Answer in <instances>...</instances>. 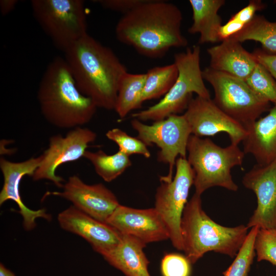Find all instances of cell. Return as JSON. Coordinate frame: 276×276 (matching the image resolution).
<instances>
[{
  "instance_id": "cell-1",
  "label": "cell",
  "mask_w": 276,
  "mask_h": 276,
  "mask_svg": "<svg viewBox=\"0 0 276 276\" xmlns=\"http://www.w3.org/2000/svg\"><path fill=\"white\" fill-rule=\"evenodd\" d=\"M182 15L175 5L164 1L145 0L123 14L115 29L117 38L151 58L162 57L172 48L187 46L182 35Z\"/></svg>"
},
{
  "instance_id": "cell-6",
  "label": "cell",
  "mask_w": 276,
  "mask_h": 276,
  "mask_svg": "<svg viewBox=\"0 0 276 276\" xmlns=\"http://www.w3.org/2000/svg\"><path fill=\"white\" fill-rule=\"evenodd\" d=\"M200 59V48L198 45L175 54L174 63L177 67L178 75L174 84L158 103L132 113V117L141 121H160L186 111L193 98V93L203 98H211L204 83Z\"/></svg>"
},
{
  "instance_id": "cell-18",
  "label": "cell",
  "mask_w": 276,
  "mask_h": 276,
  "mask_svg": "<svg viewBox=\"0 0 276 276\" xmlns=\"http://www.w3.org/2000/svg\"><path fill=\"white\" fill-rule=\"evenodd\" d=\"M243 151L251 154L257 164L265 165L276 160V103L264 117L245 128Z\"/></svg>"
},
{
  "instance_id": "cell-22",
  "label": "cell",
  "mask_w": 276,
  "mask_h": 276,
  "mask_svg": "<svg viewBox=\"0 0 276 276\" xmlns=\"http://www.w3.org/2000/svg\"><path fill=\"white\" fill-rule=\"evenodd\" d=\"M145 79L146 74L127 72L123 76L119 85L114 108L121 118L126 117L132 110L141 107Z\"/></svg>"
},
{
  "instance_id": "cell-35",
  "label": "cell",
  "mask_w": 276,
  "mask_h": 276,
  "mask_svg": "<svg viewBox=\"0 0 276 276\" xmlns=\"http://www.w3.org/2000/svg\"><path fill=\"white\" fill-rule=\"evenodd\" d=\"M0 276H16L10 270L2 263L0 264Z\"/></svg>"
},
{
  "instance_id": "cell-31",
  "label": "cell",
  "mask_w": 276,
  "mask_h": 276,
  "mask_svg": "<svg viewBox=\"0 0 276 276\" xmlns=\"http://www.w3.org/2000/svg\"><path fill=\"white\" fill-rule=\"evenodd\" d=\"M191 263L185 256L176 253L166 254L160 263L162 276H190Z\"/></svg>"
},
{
  "instance_id": "cell-12",
  "label": "cell",
  "mask_w": 276,
  "mask_h": 276,
  "mask_svg": "<svg viewBox=\"0 0 276 276\" xmlns=\"http://www.w3.org/2000/svg\"><path fill=\"white\" fill-rule=\"evenodd\" d=\"M192 134L197 136L227 133L231 144L238 145L246 135L245 127L221 110L211 98H192L183 114Z\"/></svg>"
},
{
  "instance_id": "cell-11",
  "label": "cell",
  "mask_w": 276,
  "mask_h": 276,
  "mask_svg": "<svg viewBox=\"0 0 276 276\" xmlns=\"http://www.w3.org/2000/svg\"><path fill=\"white\" fill-rule=\"evenodd\" d=\"M96 139V132L81 127L72 129L64 136L60 134L52 136L48 148L41 155L42 160L32 176L33 180L47 179L58 187H62L64 179L56 175L57 168L63 164L83 157L89 144Z\"/></svg>"
},
{
  "instance_id": "cell-9",
  "label": "cell",
  "mask_w": 276,
  "mask_h": 276,
  "mask_svg": "<svg viewBox=\"0 0 276 276\" xmlns=\"http://www.w3.org/2000/svg\"><path fill=\"white\" fill-rule=\"evenodd\" d=\"M137 137L148 146L155 144L160 150L157 153L159 162L168 164L169 173L160 177L171 180L177 157L187 158V144L192 134L190 127L184 116L172 114L167 118L147 125L134 119L131 121Z\"/></svg>"
},
{
  "instance_id": "cell-10",
  "label": "cell",
  "mask_w": 276,
  "mask_h": 276,
  "mask_svg": "<svg viewBox=\"0 0 276 276\" xmlns=\"http://www.w3.org/2000/svg\"><path fill=\"white\" fill-rule=\"evenodd\" d=\"M173 178H160V184L155 195L154 208L165 221L173 246L182 250L180 222L184 208L188 202L189 193L194 183V173L187 158L179 157L175 163Z\"/></svg>"
},
{
  "instance_id": "cell-32",
  "label": "cell",
  "mask_w": 276,
  "mask_h": 276,
  "mask_svg": "<svg viewBox=\"0 0 276 276\" xmlns=\"http://www.w3.org/2000/svg\"><path fill=\"white\" fill-rule=\"evenodd\" d=\"M145 0H97L95 1L103 8L122 12L124 14L135 8Z\"/></svg>"
},
{
  "instance_id": "cell-20",
  "label": "cell",
  "mask_w": 276,
  "mask_h": 276,
  "mask_svg": "<svg viewBox=\"0 0 276 276\" xmlns=\"http://www.w3.org/2000/svg\"><path fill=\"white\" fill-rule=\"evenodd\" d=\"M122 235L120 243L102 256L126 276H151L149 261L144 251L146 244L135 237Z\"/></svg>"
},
{
  "instance_id": "cell-13",
  "label": "cell",
  "mask_w": 276,
  "mask_h": 276,
  "mask_svg": "<svg viewBox=\"0 0 276 276\" xmlns=\"http://www.w3.org/2000/svg\"><path fill=\"white\" fill-rule=\"evenodd\" d=\"M242 183L252 191L257 205L247 224L248 228L276 229V160L255 165L243 177Z\"/></svg>"
},
{
  "instance_id": "cell-34",
  "label": "cell",
  "mask_w": 276,
  "mask_h": 276,
  "mask_svg": "<svg viewBox=\"0 0 276 276\" xmlns=\"http://www.w3.org/2000/svg\"><path fill=\"white\" fill-rule=\"evenodd\" d=\"M17 0H1L0 1V10L2 15L5 16L10 13L16 7Z\"/></svg>"
},
{
  "instance_id": "cell-27",
  "label": "cell",
  "mask_w": 276,
  "mask_h": 276,
  "mask_svg": "<svg viewBox=\"0 0 276 276\" xmlns=\"http://www.w3.org/2000/svg\"><path fill=\"white\" fill-rule=\"evenodd\" d=\"M259 228L257 226L251 228L234 261L223 272L224 276H248L254 259L256 256L254 244Z\"/></svg>"
},
{
  "instance_id": "cell-26",
  "label": "cell",
  "mask_w": 276,
  "mask_h": 276,
  "mask_svg": "<svg viewBox=\"0 0 276 276\" xmlns=\"http://www.w3.org/2000/svg\"><path fill=\"white\" fill-rule=\"evenodd\" d=\"M260 0H251L248 4L232 15L228 21L222 25L218 33L219 41L227 39L242 30L256 15V12L265 8Z\"/></svg>"
},
{
  "instance_id": "cell-4",
  "label": "cell",
  "mask_w": 276,
  "mask_h": 276,
  "mask_svg": "<svg viewBox=\"0 0 276 276\" xmlns=\"http://www.w3.org/2000/svg\"><path fill=\"white\" fill-rule=\"evenodd\" d=\"M247 225L222 226L213 221L202 208L201 195L194 193L181 217L182 250L191 264L209 251L235 257L248 235Z\"/></svg>"
},
{
  "instance_id": "cell-25",
  "label": "cell",
  "mask_w": 276,
  "mask_h": 276,
  "mask_svg": "<svg viewBox=\"0 0 276 276\" xmlns=\"http://www.w3.org/2000/svg\"><path fill=\"white\" fill-rule=\"evenodd\" d=\"M178 75V68L175 63L150 68L146 73L142 95V103L165 95L175 82Z\"/></svg>"
},
{
  "instance_id": "cell-14",
  "label": "cell",
  "mask_w": 276,
  "mask_h": 276,
  "mask_svg": "<svg viewBox=\"0 0 276 276\" xmlns=\"http://www.w3.org/2000/svg\"><path fill=\"white\" fill-rule=\"evenodd\" d=\"M63 191L48 193L72 202L73 206L87 215L106 223L120 204L114 194L103 184L87 185L73 175L63 185Z\"/></svg>"
},
{
  "instance_id": "cell-17",
  "label": "cell",
  "mask_w": 276,
  "mask_h": 276,
  "mask_svg": "<svg viewBox=\"0 0 276 276\" xmlns=\"http://www.w3.org/2000/svg\"><path fill=\"white\" fill-rule=\"evenodd\" d=\"M58 221L62 228L84 239L101 255L118 245L122 238V235L113 227L73 205L60 213Z\"/></svg>"
},
{
  "instance_id": "cell-5",
  "label": "cell",
  "mask_w": 276,
  "mask_h": 276,
  "mask_svg": "<svg viewBox=\"0 0 276 276\" xmlns=\"http://www.w3.org/2000/svg\"><path fill=\"white\" fill-rule=\"evenodd\" d=\"M187 160L194 173L195 193L201 195L207 189L220 187L236 192L231 169L241 166L245 153L238 145L221 147L209 138L191 134L187 144Z\"/></svg>"
},
{
  "instance_id": "cell-3",
  "label": "cell",
  "mask_w": 276,
  "mask_h": 276,
  "mask_svg": "<svg viewBox=\"0 0 276 276\" xmlns=\"http://www.w3.org/2000/svg\"><path fill=\"white\" fill-rule=\"evenodd\" d=\"M37 99L44 119L60 128L73 129L88 123L98 108L80 92L66 61L60 57L47 67Z\"/></svg>"
},
{
  "instance_id": "cell-21",
  "label": "cell",
  "mask_w": 276,
  "mask_h": 276,
  "mask_svg": "<svg viewBox=\"0 0 276 276\" xmlns=\"http://www.w3.org/2000/svg\"><path fill=\"white\" fill-rule=\"evenodd\" d=\"M224 0H190L193 12V24L188 29L191 34L199 33L200 44L219 42L218 33L222 19L218 14Z\"/></svg>"
},
{
  "instance_id": "cell-29",
  "label": "cell",
  "mask_w": 276,
  "mask_h": 276,
  "mask_svg": "<svg viewBox=\"0 0 276 276\" xmlns=\"http://www.w3.org/2000/svg\"><path fill=\"white\" fill-rule=\"evenodd\" d=\"M106 136L118 146L119 151L129 156L132 154H140L147 158L151 156L150 152L144 142L137 137L129 135L120 128L108 130Z\"/></svg>"
},
{
  "instance_id": "cell-23",
  "label": "cell",
  "mask_w": 276,
  "mask_h": 276,
  "mask_svg": "<svg viewBox=\"0 0 276 276\" xmlns=\"http://www.w3.org/2000/svg\"><path fill=\"white\" fill-rule=\"evenodd\" d=\"M229 38L241 43L247 40L259 42L264 52L276 55V21L256 14L242 30Z\"/></svg>"
},
{
  "instance_id": "cell-15",
  "label": "cell",
  "mask_w": 276,
  "mask_h": 276,
  "mask_svg": "<svg viewBox=\"0 0 276 276\" xmlns=\"http://www.w3.org/2000/svg\"><path fill=\"white\" fill-rule=\"evenodd\" d=\"M106 223L123 235L145 244L169 239L168 226L154 208L138 209L120 204Z\"/></svg>"
},
{
  "instance_id": "cell-19",
  "label": "cell",
  "mask_w": 276,
  "mask_h": 276,
  "mask_svg": "<svg viewBox=\"0 0 276 276\" xmlns=\"http://www.w3.org/2000/svg\"><path fill=\"white\" fill-rule=\"evenodd\" d=\"M241 43L228 38L208 49L209 67L245 81L258 62L252 53L246 50Z\"/></svg>"
},
{
  "instance_id": "cell-30",
  "label": "cell",
  "mask_w": 276,
  "mask_h": 276,
  "mask_svg": "<svg viewBox=\"0 0 276 276\" xmlns=\"http://www.w3.org/2000/svg\"><path fill=\"white\" fill-rule=\"evenodd\" d=\"M254 247L258 262L267 261L276 266V229L259 228Z\"/></svg>"
},
{
  "instance_id": "cell-2",
  "label": "cell",
  "mask_w": 276,
  "mask_h": 276,
  "mask_svg": "<svg viewBox=\"0 0 276 276\" xmlns=\"http://www.w3.org/2000/svg\"><path fill=\"white\" fill-rule=\"evenodd\" d=\"M64 53L80 92L98 108L114 110L119 85L127 71L112 50L87 34Z\"/></svg>"
},
{
  "instance_id": "cell-16",
  "label": "cell",
  "mask_w": 276,
  "mask_h": 276,
  "mask_svg": "<svg viewBox=\"0 0 276 276\" xmlns=\"http://www.w3.org/2000/svg\"><path fill=\"white\" fill-rule=\"evenodd\" d=\"M41 160V155L21 162H11L4 157L0 159V168L4 176V184L0 193V204L8 200L14 201L19 208L18 212L23 218V226L27 231L35 228L37 218H42L48 220L51 219L44 209L34 211L27 208L22 202L19 192V185L23 177L33 176Z\"/></svg>"
},
{
  "instance_id": "cell-33",
  "label": "cell",
  "mask_w": 276,
  "mask_h": 276,
  "mask_svg": "<svg viewBox=\"0 0 276 276\" xmlns=\"http://www.w3.org/2000/svg\"><path fill=\"white\" fill-rule=\"evenodd\" d=\"M257 61L263 65L276 80V55L268 54L261 49L253 53Z\"/></svg>"
},
{
  "instance_id": "cell-7",
  "label": "cell",
  "mask_w": 276,
  "mask_h": 276,
  "mask_svg": "<svg viewBox=\"0 0 276 276\" xmlns=\"http://www.w3.org/2000/svg\"><path fill=\"white\" fill-rule=\"evenodd\" d=\"M202 73L213 88L215 104L245 128L271 108L270 102L252 90L244 80L209 66Z\"/></svg>"
},
{
  "instance_id": "cell-8",
  "label": "cell",
  "mask_w": 276,
  "mask_h": 276,
  "mask_svg": "<svg viewBox=\"0 0 276 276\" xmlns=\"http://www.w3.org/2000/svg\"><path fill=\"white\" fill-rule=\"evenodd\" d=\"M33 15L55 46L64 52L87 34L81 0H33Z\"/></svg>"
},
{
  "instance_id": "cell-28",
  "label": "cell",
  "mask_w": 276,
  "mask_h": 276,
  "mask_svg": "<svg viewBox=\"0 0 276 276\" xmlns=\"http://www.w3.org/2000/svg\"><path fill=\"white\" fill-rule=\"evenodd\" d=\"M245 81L256 93L273 104L276 103V80L261 64L257 63Z\"/></svg>"
},
{
  "instance_id": "cell-24",
  "label": "cell",
  "mask_w": 276,
  "mask_h": 276,
  "mask_svg": "<svg viewBox=\"0 0 276 276\" xmlns=\"http://www.w3.org/2000/svg\"><path fill=\"white\" fill-rule=\"evenodd\" d=\"M83 157L91 163L97 174L106 182L116 179L132 164L129 156L119 150L111 155L102 150L96 152L86 150Z\"/></svg>"
}]
</instances>
